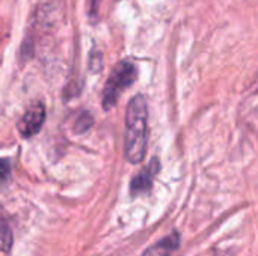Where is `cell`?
I'll use <instances>...</instances> for the list:
<instances>
[{"mask_svg": "<svg viewBox=\"0 0 258 256\" xmlns=\"http://www.w3.org/2000/svg\"><path fill=\"white\" fill-rule=\"evenodd\" d=\"M44 121H45V107L42 103H35L21 116L17 128L23 137H32L41 130Z\"/></svg>", "mask_w": 258, "mask_h": 256, "instance_id": "obj_3", "label": "cell"}, {"mask_svg": "<svg viewBox=\"0 0 258 256\" xmlns=\"http://www.w3.org/2000/svg\"><path fill=\"white\" fill-rule=\"evenodd\" d=\"M148 143V107L144 95L130 100L125 113L124 154L125 158L136 164L141 163L147 152Z\"/></svg>", "mask_w": 258, "mask_h": 256, "instance_id": "obj_1", "label": "cell"}, {"mask_svg": "<svg viewBox=\"0 0 258 256\" xmlns=\"http://www.w3.org/2000/svg\"><path fill=\"white\" fill-rule=\"evenodd\" d=\"M159 160L157 158H153V161L145 167L142 169L141 174H138L133 180H132V186H130V190H132V195H142V193H148L151 186H153V180L154 177L157 175L159 172Z\"/></svg>", "mask_w": 258, "mask_h": 256, "instance_id": "obj_4", "label": "cell"}, {"mask_svg": "<svg viewBox=\"0 0 258 256\" xmlns=\"http://www.w3.org/2000/svg\"><path fill=\"white\" fill-rule=\"evenodd\" d=\"M11 161L9 158H0V187H3L11 177Z\"/></svg>", "mask_w": 258, "mask_h": 256, "instance_id": "obj_6", "label": "cell"}, {"mask_svg": "<svg viewBox=\"0 0 258 256\" xmlns=\"http://www.w3.org/2000/svg\"><path fill=\"white\" fill-rule=\"evenodd\" d=\"M138 77V69L132 62H119L110 77L106 81L104 91H103V107L104 110H109L110 107H113L119 98V95L122 94L124 89H127L128 86H132L135 83Z\"/></svg>", "mask_w": 258, "mask_h": 256, "instance_id": "obj_2", "label": "cell"}, {"mask_svg": "<svg viewBox=\"0 0 258 256\" xmlns=\"http://www.w3.org/2000/svg\"><path fill=\"white\" fill-rule=\"evenodd\" d=\"M180 246V235L177 232L169 234L166 238L151 246L142 256H171Z\"/></svg>", "mask_w": 258, "mask_h": 256, "instance_id": "obj_5", "label": "cell"}]
</instances>
